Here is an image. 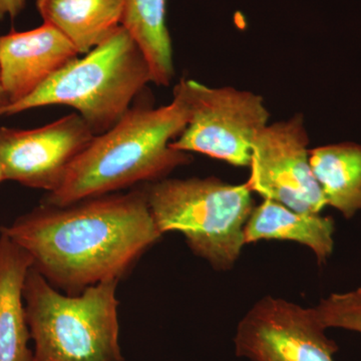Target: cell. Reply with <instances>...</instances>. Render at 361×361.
I'll return each instance as SVG.
<instances>
[{"instance_id":"6da1fadb","label":"cell","mask_w":361,"mask_h":361,"mask_svg":"<svg viewBox=\"0 0 361 361\" xmlns=\"http://www.w3.org/2000/svg\"><path fill=\"white\" fill-rule=\"evenodd\" d=\"M54 288L75 296L102 282L121 281L163 235L145 187L71 205L40 204L1 226Z\"/></svg>"},{"instance_id":"7a4b0ae2","label":"cell","mask_w":361,"mask_h":361,"mask_svg":"<svg viewBox=\"0 0 361 361\" xmlns=\"http://www.w3.org/2000/svg\"><path fill=\"white\" fill-rule=\"evenodd\" d=\"M189 116L182 78L171 104L158 109L134 104L113 128L94 135L73 161L58 189L45 195L40 204L68 206L165 179L176 168L192 161L189 154L171 147L186 128Z\"/></svg>"},{"instance_id":"3957f363","label":"cell","mask_w":361,"mask_h":361,"mask_svg":"<svg viewBox=\"0 0 361 361\" xmlns=\"http://www.w3.org/2000/svg\"><path fill=\"white\" fill-rule=\"evenodd\" d=\"M152 82L151 70L140 47L121 25L82 58L71 61L6 116L49 106H71L94 134L113 128Z\"/></svg>"},{"instance_id":"277c9868","label":"cell","mask_w":361,"mask_h":361,"mask_svg":"<svg viewBox=\"0 0 361 361\" xmlns=\"http://www.w3.org/2000/svg\"><path fill=\"white\" fill-rule=\"evenodd\" d=\"M102 282L66 295L30 267L23 286L32 361H125L120 345L116 288Z\"/></svg>"},{"instance_id":"5b68a950","label":"cell","mask_w":361,"mask_h":361,"mask_svg":"<svg viewBox=\"0 0 361 361\" xmlns=\"http://www.w3.org/2000/svg\"><path fill=\"white\" fill-rule=\"evenodd\" d=\"M144 187L161 235L179 232L195 255L216 270L231 269L245 245L244 228L253 210L246 183L227 184L214 177L165 178Z\"/></svg>"},{"instance_id":"8992f818","label":"cell","mask_w":361,"mask_h":361,"mask_svg":"<svg viewBox=\"0 0 361 361\" xmlns=\"http://www.w3.org/2000/svg\"><path fill=\"white\" fill-rule=\"evenodd\" d=\"M185 87L189 122L171 147L237 167L250 166L253 142L269 118L262 97L234 87H207L194 80H185Z\"/></svg>"},{"instance_id":"52a82bcc","label":"cell","mask_w":361,"mask_h":361,"mask_svg":"<svg viewBox=\"0 0 361 361\" xmlns=\"http://www.w3.org/2000/svg\"><path fill=\"white\" fill-rule=\"evenodd\" d=\"M302 115L267 126L252 147L247 186L295 212L319 214L327 206L311 169Z\"/></svg>"},{"instance_id":"ba28073f","label":"cell","mask_w":361,"mask_h":361,"mask_svg":"<svg viewBox=\"0 0 361 361\" xmlns=\"http://www.w3.org/2000/svg\"><path fill=\"white\" fill-rule=\"evenodd\" d=\"M315 308L266 296L242 318L235 353L249 361H334L338 346Z\"/></svg>"},{"instance_id":"9c48e42d","label":"cell","mask_w":361,"mask_h":361,"mask_svg":"<svg viewBox=\"0 0 361 361\" xmlns=\"http://www.w3.org/2000/svg\"><path fill=\"white\" fill-rule=\"evenodd\" d=\"M94 135L77 113L37 129L0 128V166L6 180L51 193Z\"/></svg>"},{"instance_id":"30bf717a","label":"cell","mask_w":361,"mask_h":361,"mask_svg":"<svg viewBox=\"0 0 361 361\" xmlns=\"http://www.w3.org/2000/svg\"><path fill=\"white\" fill-rule=\"evenodd\" d=\"M78 56L75 47L47 23L0 35V82L9 103L30 96Z\"/></svg>"},{"instance_id":"8fae6325","label":"cell","mask_w":361,"mask_h":361,"mask_svg":"<svg viewBox=\"0 0 361 361\" xmlns=\"http://www.w3.org/2000/svg\"><path fill=\"white\" fill-rule=\"evenodd\" d=\"M32 258L0 233V361H32L23 286Z\"/></svg>"},{"instance_id":"7c38bea8","label":"cell","mask_w":361,"mask_h":361,"mask_svg":"<svg viewBox=\"0 0 361 361\" xmlns=\"http://www.w3.org/2000/svg\"><path fill=\"white\" fill-rule=\"evenodd\" d=\"M334 221L319 214L295 212L278 202L267 200L253 208L244 228L245 244L261 240L293 241L314 252L318 262L331 256Z\"/></svg>"},{"instance_id":"4fadbf2b","label":"cell","mask_w":361,"mask_h":361,"mask_svg":"<svg viewBox=\"0 0 361 361\" xmlns=\"http://www.w3.org/2000/svg\"><path fill=\"white\" fill-rule=\"evenodd\" d=\"M44 23L87 54L122 25L125 0H37Z\"/></svg>"},{"instance_id":"5bb4252c","label":"cell","mask_w":361,"mask_h":361,"mask_svg":"<svg viewBox=\"0 0 361 361\" xmlns=\"http://www.w3.org/2000/svg\"><path fill=\"white\" fill-rule=\"evenodd\" d=\"M311 169L327 205L344 217L361 210V145H329L310 151Z\"/></svg>"},{"instance_id":"9a60e30c","label":"cell","mask_w":361,"mask_h":361,"mask_svg":"<svg viewBox=\"0 0 361 361\" xmlns=\"http://www.w3.org/2000/svg\"><path fill=\"white\" fill-rule=\"evenodd\" d=\"M122 25L148 61L152 82L164 87L170 85L175 68L166 25V0H125Z\"/></svg>"},{"instance_id":"2e32d148","label":"cell","mask_w":361,"mask_h":361,"mask_svg":"<svg viewBox=\"0 0 361 361\" xmlns=\"http://www.w3.org/2000/svg\"><path fill=\"white\" fill-rule=\"evenodd\" d=\"M315 310L326 329L338 327L361 334V302L355 292L334 294Z\"/></svg>"},{"instance_id":"e0dca14e","label":"cell","mask_w":361,"mask_h":361,"mask_svg":"<svg viewBox=\"0 0 361 361\" xmlns=\"http://www.w3.org/2000/svg\"><path fill=\"white\" fill-rule=\"evenodd\" d=\"M26 0H0V20L16 18L25 7Z\"/></svg>"},{"instance_id":"ac0fdd59","label":"cell","mask_w":361,"mask_h":361,"mask_svg":"<svg viewBox=\"0 0 361 361\" xmlns=\"http://www.w3.org/2000/svg\"><path fill=\"white\" fill-rule=\"evenodd\" d=\"M9 104L11 103H9L8 97L4 92L1 82H0V116H6V109L8 108Z\"/></svg>"},{"instance_id":"d6986e66","label":"cell","mask_w":361,"mask_h":361,"mask_svg":"<svg viewBox=\"0 0 361 361\" xmlns=\"http://www.w3.org/2000/svg\"><path fill=\"white\" fill-rule=\"evenodd\" d=\"M6 177H4V171H2L1 166H0V183L4 182Z\"/></svg>"},{"instance_id":"ffe728a7","label":"cell","mask_w":361,"mask_h":361,"mask_svg":"<svg viewBox=\"0 0 361 361\" xmlns=\"http://www.w3.org/2000/svg\"><path fill=\"white\" fill-rule=\"evenodd\" d=\"M356 296L358 297V299H360V301L361 302V288L357 289V290L355 291Z\"/></svg>"}]
</instances>
